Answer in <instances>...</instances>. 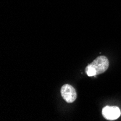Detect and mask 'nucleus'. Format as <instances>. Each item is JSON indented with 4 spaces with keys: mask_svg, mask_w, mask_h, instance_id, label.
<instances>
[{
    "mask_svg": "<svg viewBox=\"0 0 121 121\" xmlns=\"http://www.w3.org/2000/svg\"><path fill=\"white\" fill-rule=\"evenodd\" d=\"M89 65L94 68L96 75H99L104 73L108 69L109 60L105 56H99L90 63Z\"/></svg>",
    "mask_w": 121,
    "mask_h": 121,
    "instance_id": "nucleus-1",
    "label": "nucleus"
},
{
    "mask_svg": "<svg viewBox=\"0 0 121 121\" xmlns=\"http://www.w3.org/2000/svg\"><path fill=\"white\" fill-rule=\"evenodd\" d=\"M61 95L63 99L68 103L74 102L77 98V94L74 87L69 84H65L61 88Z\"/></svg>",
    "mask_w": 121,
    "mask_h": 121,
    "instance_id": "nucleus-2",
    "label": "nucleus"
},
{
    "mask_svg": "<svg viewBox=\"0 0 121 121\" xmlns=\"http://www.w3.org/2000/svg\"><path fill=\"white\" fill-rule=\"evenodd\" d=\"M120 109L117 107L106 106L102 109V115L104 117L109 120H114L120 116Z\"/></svg>",
    "mask_w": 121,
    "mask_h": 121,
    "instance_id": "nucleus-3",
    "label": "nucleus"
}]
</instances>
